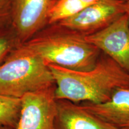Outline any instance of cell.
<instances>
[{"mask_svg":"<svg viewBox=\"0 0 129 129\" xmlns=\"http://www.w3.org/2000/svg\"><path fill=\"white\" fill-rule=\"evenodd\" d=\"M47 66L56 84V99L100 104L110 99L117 88L129 87V73L103 52L95 67L88 71Z\"/></svg>","mask_w":129,"mask_h":129,"instance_id":"obj_1","label":"cell"},{"mask_svg":"<svg viewBox=\"0 0 129 129\" xmlns=\"http://www.w3.org/2000/svg\"><path fill=\"white\" fill-rule=\"evenodd\" d=\"M85 37L54 23L48 24L23 44L39 55L47 65L88 71L95 67L101 51Z\"/></svg>","mask_w":129,"mask_h":129,"instance_id":"obj_2","label":"cell"},{"mask_svg":"<svg viewBox=\"0 0 129 129\" xmlns=\"http://www.w3.org/2000/svg\"><path fill=\"white\" fill-rule=\"evenodd\" d=\"M55 84L49 68L22 44L0 64V94L21 99L28 93Z\"/></svg>","mask_w":129,"mask_h":129,"instance_id":"obj_3","label":"cell"},{"mask_svg":"<svg viewBox=\"0 0 129 129\" xmlns=\"http://www.w3.org/2000/svg\"><path fill=\"white\" fill-rule=\"evenodd\" d=\"M126 2L99 0L75 15L57 22L85 36L101 31L127 13Z\"/></svg>","mask_w":129,"mask_h":129,"instance_id":"obj_4","label":"cell"},{"mask_svg":"<svg viewBox=\"0 0 129 129\" xmlns=\"http://www.w3.org/2000/svg\"><path fill=\"white\" fill-rule=\"evenodd\" d=\"M56 84L21 98L20 118L15 129H55Z\"/></svg>","mask_w":129,"mask_h":129,"instance_id":"obj_5","label":"cell"},{"mask_svg":"<svg viewBox=\"0 0 129 129\" xmlns=\"http://www.w3.org/2000/svg\"><path fill=\"white\" fill-rule=\"evenodd\" d=\"M12 26L22 44L48 25L49 14L57 0H11Z\"/></svg>","mask_w":129,"mask_h":129,"instance_id":"obj_6","label":"cell"},{"mask_svg":"<svg viewBox=\"0 0 129 129\" xmlns=\"http://www.w3.org/2000/svg\"><path fill=\"white\" fill-rule=\"evenodd\" d=\"M85 38L129 73V26L127 13L106 28Z\"/></svg>","mask_w":129,"mask_h":129,"instance_id":"obj_7","label":"cell"},{"mask_svg":"<svg viewBox=\"0 0 129 129\" xmlns=\"http://www.w3.org/2000/svg\"><path fill=\"white\" fill-rule=\"evenodd\" d=\"M100 120L118 129L129 128V87L117 88L110 99L100 104H81Z\"/></svg>","mask_w":129,"mask_h":129,"instance_id":"obj_8","label":"cell"},{"mask_svg":"<svg viewBox=\"0 0 129 129\" xmlns=\"http://www.w3.org/2000/svg\"><path fill=\"white\" fill-rule=\"evenodd\" d=\"M55 129H118L100 120L81 105L57 99Z\"/></svg>","mask_w":129,"mask_h":129,"instance_id":"obj_9","label":"cell"},{"mask_svg":"<svg viewBox=\"0 0 129 129\" xmlns=\"http://www.w3.org/2000/svg\"><path fill=\"white\" fill-rule=\"evenodd\" d=\"M22 101L0 94V127L15 129L20 118Z\"/></svg>","mask_w":129,"mask_h":129,"instance_id":"obj_10","label":"cell"},{"mask_svg":"<svg viewBox=\"0 0 129 129\" xmlns=\"http://www.w3.org/2000/svg\"><path fill=\"white\" fill-rule=\"evenodd\" d=\"M22 44L12 25L0 29V64Z\"/></svg>","mask_w":129,"mask_h":129,"instance_id":"obj_11","label":"cell"},{"mask_svg":"<svg viewBox=\"0 0 129 129\" xmlns=\"http://www.w3.org/2000/svg\"><path fill=\"white\" fill-rule=\"evenodd\" d=\"M12 24V1L0 0V29Z\"/></svg>","mask_w":129,"mask_h":129,"instance_id":"obj_12","label":"cell"},{"mask_svg":"<svg viewBox=\"0 0 129 129\" xmlns=\"http://www.w3.org/2000/svg\"><path fill=\"white\" fill-rule=\"evenodd\" d=\"M127 17H128V23L129 26V0L128 1H127Z\"/></svg>","mask_w":129,"mask_h":129,"instance_id":"obj_13","label":"cell"},{"mask_svg":"<svg viewBox=\"0 0 129 129\" xmlns=\"http://www.w3.org/2000/svg\"><path fill=\"white\" fill-rule=\"evenodd\" d=\"M119 1H124V2H127L128 1V0H119Z\"/></svg>","mask_w":129,"mask_h":129,"instance_id":"obj_14","label":"cell"},{"mask_svg":"<svg viewBox=\"0 0 129 129\" xmlns=\"http://www.w3.org/2000/svg\"><path fill=\"white\" fill-rule=\"evenodd\" d=\"M0 129H8V128H3V127H0Z\"/></svg>","mask_w":129,"mask_h":129,"instance_id":"obj_15","label":"cell"},{"mask_svg":"<svg viewBox=\"0 0 129 129\" xmlns=\"http://www.w3.org/2000/svg\"><path fill=\"white\" fill-rule=\"evenodd\" d=\"M123 129H129V128H123Z\"/></svg>","mask_w":129,"mask_h":129,"instance_id":"obj_16","label":"cell"}]
</instances>
